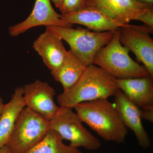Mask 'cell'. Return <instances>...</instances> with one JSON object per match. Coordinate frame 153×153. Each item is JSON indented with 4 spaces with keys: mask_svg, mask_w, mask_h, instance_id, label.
<instances>
[{
    "mask_svg": "<svg viewBox=\"0 0 153 153\" xmlns=\"http://www.w3.org/2000/svg\"><path fill=\"white\" fill-rule=\"evenodd\" d=\"M51 4L50 0H36L33 10L25 20L9 27V33L11 37H16L31 28L44 26L71 27L61 19Z\"/></svg>",
    "mask_w": 153,
    "mask_h": 153,
    "instance_id": "cell-9",
    "label": "cell"
},
{
    "mask_svg": "<svg viewBox=\"0 0 153 153\" xmlns=\"http://www.w3.org/2000/svg\"><path fill=\"white\" fill-rule=\"evenodd\" d=\"M116 81L119 89L140 108L153 105V81L151 76L117 79Z\"/></svg>",
    "mask_w": 153,
    "mask_h": 153,
    "instance_id": "cell-14",
    "label": "cell"
},
{
    "mask_svg": "<svg viewBox=\"0 0 153 153\" xmlns=\"http://www.w3.org/2000/svg\"><path fill=\"white\" fill-rule=\"evenodd\" d=\"M114 97V104L127 128L133 132L141 147L149 148L150 138L143 125L141 108L130 101L120 89H118Z\"/></svg>",
    "mask_w": 153,
    "mask_h": 153,
    "instance_id": "cell-11",
    "label": "cell"
},
{
    "mask_svg": "<svg viewBox=\"0 0 153 153\" xmlns=\"http://www.w3.org/2000/svg\"><path fill=\"white\" fill-rule=\"evenodd\" d=\"M54 4L55 7L59 9L62 5L63 0H50Z\"/></svg>",
    "mask_w": 153,
    "mask_h": 153,
    "instance_id": "cell-22",
    "label": "cell"
},
{
    "mask_svg": "<svg viewBox=\"0 0 153 153\" xmlns=\"http://www.w3.org/2000/svg\"><path fill=\"white\" fill-rule=\"evenodd\" d=\"M86 0H63L59 8L62 15L74 13L85 8Z\"/></svg>",
    "mask_w": 153,
    "mask_h": 153,
    "instance_id": "cell-18",
    "label": "cell"
},
{
    "mask_svg": "<svg viewBox=\"0 0 153 153\" xmlns=\"http://www.w3.org/2000/svg\"><path fill=\"white\" fill-rule=\"evenodd\" d=\"M72 109L60 106L57 113L49 120L50 129L59 134L63 140L69 141L71 146L90 151L100 149V141L85 128L79 116Z\"/></svg>",
    "mask_w": 153,
    "mask_h": 153,
    "instance_id": "cell-6",
    "label": "cell"
},
{
    "mask_svg": "<svg viewBox=\"0 0 153 153\" xmlns=\"http://www.w3.org/2000/svg\"><path fill=\"white\" fill-rule=\"evenodd\" d=\"M46 28L66 41L70 50L86 67L93 64L96 55L109 43L116 32H97L82 28L57 26Z\"/></svg>",
    "mask_w": 153,
    "mask_h": 153,
    "instance_id": "cell-4",
    "label": "cell"
},
{
    "mask_svg": "<svg viewBox=\"0 0 153 153\" xmlns=\"http://www.w3.org/2000/svg\"><path fill=\"white\" fill-rule=\"evenodd\" d=\"M119 32L122 45L133 52L153 77V40L150 36L152 33L145 25H132L120 28Z\"/></svg>",
    "mask_w": 153,
    "mask_h": 153,
    "instance_id": "cell-7",
    "label": "cell"
},
{
    "mask_svg": "<svg viewBox=\"0 0 153 153\" xmlns=\"http://www.w3.org/2000/svg\"><path fill=\"white\" fill-rule=\"evenodd\" d=\"M74 108L82 122L102 138L117 143L124 142L128 128L114 104L108 99L82 102Z\"/></svg>",
    "mask_w": 153,
    "mask_h": 153,
    "instance_id": "cell-2",
    "label": "cell"
},
{
    "mask_svg": "<svg viewBox=\"0 0 153 153\" xmlns=\"http://www.w3.org/2000/svg\"><path fill=\"white\" fill-rule=\"evenodd\" d=\"M60 18L69 25H83L97 32H115L131 25L118 22L100 11L88 7L74 13L61 14Z\"/></svg>",
    "mask_w": 153,
    "mask_h": 153,
    "instance_id": "cell-12",
    "label": "cell"
},
{
    "mask_svg": "<svg viewBox=\"0 0 153 153\" xmlns=\"http://www.w3.org/2000/svg\"><path fill=\"white\" fill-rule=\"evenodd\" d=\"M116 80L102 68L91 64L85 68L73 86L58 95L59 106L74 108L82 102L114 96L119 89Z\"/></svg>",
    "mask_w": 153,
    "mask_h": 153,
    "instance_id": "cell-1",
    "label": "cell"
},
{
    "mask_svg": "<svg viewBox=\"0 0 153 153\" xmlns=\"http://www.w3.org/2000/svg\"><path fill=\"white\" fill-rule=\"evenodd\" d=\"M4 104V103L2 97L0 95V117H1V115L2 112Z\"/></svg>",
    "mask_w": 153,
    "mask_h": 153,
    "instance_id": "cell-23",
    "label": "cell"
},
{
    "mask_svg": "<svg viewBox=\"0 0 153 153\" xmlns=\"http://www.w3.org/2000/svg\"><path fill=\"white\" fill-rule=\"evenodd\" d=\"M141 117L142 120L153 122V105L141 108Z\"/></svg>",
    "mask_w": 153,
    "mask_h": 153,
    "instance_id": "cell-20",
    "label": "cell"
},
{
    "mask_svg": "<svg viewBox=\"0 0 153 153\" xmlns=\"http://www.w3.org/2000/svg\"><path fill=\"white\" fill-rule=\"evenodd\" d=\"M59 134L50 129L43 139L24 153H82L79 148L66 145Z\"/></svg>",
    "mask_w": 153,
    "mask_h": 153,
    "instance_id": "cell-17",
    "label": "cell"
},
{
    "mask_svg": "<svg viewBox=\"0 0 153 153\" xmlns=\"http://www.w3.org/2000/svg\"><path fill=\"white\" fill-rule=\"evenodd\" d=\"M138 2L149 8H153V0H136Z\"/></svg>",
    "mask_w": 153,
    "mask_h": 153,
    "instance_id": "cell-21",
    "label": "cell"
},
{
    "mask_svg": "<svg viewBox=\"0 0 153 153\" xmlns=\"http://www.w3.org/2000/svg\"><path fill=\"white\" fill-rule=\"evenodd\" d=\"M0 153H11L10 151L7 146H4L0 149Z\"/></svg>",
    "mask_w": 153,
    "mask_h": 153,
    "instance_id": "cell-24",
    "label": "cell"
},
{
    "mask_svg": "<svg viewBox=\"0 0 153 153\" xmlns=\"http://www.w3.org/2000/svg\"><path fill=\"white\" fill-rule=\"evenodd\" d=\"M86 66L71 50L61 66L51 72L54 79L62 85L63 90L71 87L81 76Z\"/></svg>",
    "mask_w": 153,
    "mask_h": 153,
    "instance_id": "cell-16",
    "label": "cell"
},
{
    "mask_svg": "<svg viewBox=\"0 0 153 153\" xmlns=\"http://www.w3.org/2000/svg\"><path fill=\"white\" fill-rule=\"evenodd\" d=\"M137 21L143 22L145 26L153 33V8H148L137 19Z\"/></svg>",
    "mask_w": 153,
    "mask_h": 153,
    "instance_id": "cell-19",
    "label": "cell"
},
{
    "mask_svg": "<svg viewBox=\"0 0 153 153\" xmlns=\"http://www.w3.org/2000/svg\"><path fill=\"white\" fill-rule=\"evenodd\" d=\"M61 38L46 28L33 42V47L51 72L60 68L66 60L68 51Z\"/></svg>",
    "mask_w": 153,
    "mask_h": 153,
    "instance_id": "cell-13",
    "label": "cell"
},
{
    "mask_svg": "<svg viewBox=\"0 0 153 153\" xmlns=\"http://www.w3.org/2000/svg\"><path fill=\"white\" fill-rule=\"evenodd\" d=\"M128 48L120 40L119 30L109 43L96 55L93 64L98 66L117 79H128L150 76L144 66L130 56Z\"/></svg>",
    "mask_w": 153,
    "mask_h": 153,
    "instance_id": "cell-3",
    "label": "cell"
},
{
    "mask_svg": "<svg viewBox=\"0 0 153 153\" xmlns=\"http://www.w3.org/2000/svg\"><path fill=\"white\" fill-rule=\"evenodd\" d=\"M23 98L26 107L48 120L57 113L60 106L54 101V88L49 83L37 79L23 86Z\"/></svg>",
    "mask_w": 153,
    "mask_h": 153,
    "instance_id": "cell-8",
    "label": "cell"
},
{
    "mask_svg": "<svg viewBox=\"0 0 153 153\" xmlns=\"http://www.w3.org/2000/svg\"><path fill=\"white\" fill-rule=\"evenodd\" d=\"M23 86L17 88L10 100L4 104L0 117V149L5 146L13 129L18 116L25 105Z\"/></svg>",
    "mask_w": 153,
    "mask_h": 153,
    "instance_id": "cell-15",
    "label": "cell"
},
{
    "mask_svg": "<svg viewBox=\"0 0 153 153\" xmlns=\"http://www.w3.org/2000/svg\"><path fill=\"white\" fill-rule=\"evenodd\" d=\"M49 120L27 107L17 117L5 145L11 153H24L43 139L50 130Z\"/></svg>",
    "mask_w": 153,
    "mask_h": 153,
    "instance_id": "cell-5",
    "label": "cell"
},
{
    "mask_svg": "<svg viewBox=\"0 0 153 153\" xmlns=\"http://www.w3.org/2000/svg\"><path fill=\"white\" fill-rule=\"evenodd\" d=\"M85 7L97 10L126 24L133 20L137 21L149 8L136 0H86Z\"/></svg>",
    "mask_w": 153,
    "mask_h": 153,
    "instance_id": "cell-10",
    "label": "cell"
}]
</instances>
